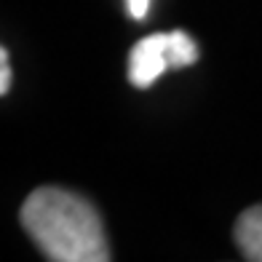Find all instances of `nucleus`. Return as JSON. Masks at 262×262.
<instances>
[{"instance_id": "1", "label": "nucleus", "mask_w": 262, "mask_h": 262, "mask_svg": "<svg viewBox=\"0 0 262 262\" xmlns=\"http://www.w3.org/2000/svg\"><path fill=\"white\" fill-rule=\"evenodd\" d=\"M21 228L54 262H107L110 244L99 211L83 195L38 187L21 206Z\"/></svg>"}, {"instance_id": "2", "label": "nucleus", "mask_w": 262, "mask_h": 262, "mask_svg": "<svg viewBox=\"0 0 262 262\" xmlns=\"http://www.w3.org/2000/svg\"><path fill=\"white\" fill-rule=\"evenodd\" d=\"M169 43H171V32H156L142 38L128 56V80L137 89H147L152 86L166 70L171 67L169 59Z\"/></svg>"}, {"instance_id": "3", "label": "nucleus", "mask_w": 262, "mask_h": 262, "mask_svg": "<svg viewBox=\"0 0 262 262\" xmlns=\"http://www.w3.org/2000/svg\"><path fill=\"white\" fill-rule=\"evenodd\" d=\"M235 244L241 254L252 262H262V206L246 209L235 222Z\"/></svg>"}, {"instance_id": "4", "label": "nucleus", "mask_w": 262, "mask_h": 262, "mask_svg": "<svg viewBox=\"0 0 262 262\" xmlns=\"http://www.w3.org/2000/svg\"><path fill=\"white\" fill-rule=\"evenodd\" d=\"M169 59H171V67H187V64H195L198 59V46L190 40V35L185 32H171V43H169Z\"/></svg>"}, {"instance_id": "5", "label": "nucleus", "mask_w": 262, "mask_h": 262, "mask_svg": "<svg viewBox=\"0 0 262 262\" xmlns=\"http://www.w3.org/2000/svg\"><path fill=\"white\" fill-rule=\"evenodd\" d=\"M8 89H11V59L6 49H0V94H8Z\"/></svg>"}, {"instance_id": "6", "label": "nucleus", "mask_w": 262, "mask_h": 262, "mask_svg": "<svg viewBox=\"0 0 262 262\" xmlns=\"http://www.w3.org/2000/svg\"><path fill=\"white\" fill-rule=\"evenodd\" d=\"M126 6H128L131 19H145L147 8H150V0H126Z\"/></svg>"}]
</instances>
